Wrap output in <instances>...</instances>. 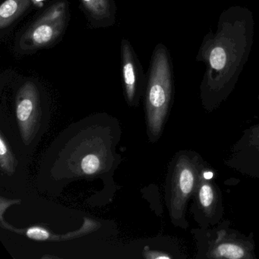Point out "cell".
I'll use <instances>...</instances> for the list:
<instances>
[{
  "mask_svg": "<svg viewBox=\"0 0 259 259\" xmlns=\"http://www.w3.org/2000/svg\"><path fill=\"white\" fill-rule=\"evenodd\" d=\"M120 53L121 72L125 98L130 104H134L145 87V73L130 40L122 39Z\"/></svg>",
  "mask_w": 259,
  "mask_h": 259,
  "instance_id": "6",
  "label": "cell"
},
{
  "mask_svg": "<svg viewBox=\"0 0 259 259\" xmlns=\"http://www.w3.org/2000/svg\"><path fill=\"white\" fill-rule=\"evenodd\" d=\"M26 236L36 241H46L51 239V233L45 227L34 226L26 230Z\"/></svg>",
  "mask_w": 259,
  "mask_h": 259,
  "instance_id": "13",
  "label": "cell"
},
{
  "mask_svg": "<svg viewBox=\"0 0 259 259\" xmlns=\"http://www.w3.org/2000/svg\"><path fill=\"white\" fill-rule=\"evenodd\" d=\"M0 164L7 174H13L14 172L16 160L3 136L0 137Z\"/></svg>",
  "mask_w": 259,
  "mask_h": 259,
  "instance_id": "11",
  "label": "cell"
},
{
  "mask_svg": "<svg viewBox=\"0 0 259 259\" xmlns=\"http://www.w3.org/2000/svg\"><path fill=\"white\" fill-rule=\"evenodd\" d=\"M70 21L68 0H54L15 38L16 55H32L57 45L63 38Z\"/></svg>",
  "mask_w": 259,
  "mask_h": 259,
  "instance_id": "3",
  "label": "cell"
},
{
  "mask_svg": "<svg viewBox=\"0 0 259 259\" xmlns=\"http://www.w3.org/2000/svg\"><path fill=\"white\" fill-rule=\"evenodd\" d=\"M174 70L167 48L156 45L151 56L147 80L145 106L148 128L153 136H158L163 128L172 99Z\"/></svg>",
  "mask_w": 259,
  "mask_h": 259,
  "instance_id": "2",
  "label": "cell"
},
{
  "mask_svg": "<svg viewBox=\"0 0 259 259\" xmlns=\"http://www.w3.org/2000/svg\"><path fill=\"white\" fill-rule=\"evenodd\" d=\"M197 190L198 201L203 211L207 216H211L217 204V195L213 185L206 178L205 174L200 177Z\"/></svg>",
  "mask_w": 259,
  "mask_h": 259,
  "instance_id": "10",
  "label": "cell"
},
{
  "mask_svg": "<svg viewBox=\"0 0 259 259\" xmlns=\"http://www.w3.org/2000/svg\"><path fill=\"white\" fill-rule=\"evenodd\" d=\"M198 172L196 164L188 156L177 159L172 172L171 183L170 212L174 218L183 216L189 197L198 184Z\"/></svg>",
  "mask_w": 259,
  "mask_h": 259,
  "instance_id": "4",
  "label": "cell"
},
{
  "mask_svg": "<svg viewBox=\"0 0 259 259\" xmlns=\"http://www.w3.org/2000/svg\"><path fill=\"white\" fill-rule=\"evenodd\" d=\"M144 256L148 259L171 258L170 256L168 255L166 253L160 252V251H146L144 254Z\"/></svg>",
  "mask_w": 259,
  "mask_h": 259,
  "instance_id": "14",
  "label": "cell"
},
{
  "mask_svg": "<svg viewBox=\"0 0 259 259\" xmlns=\"http://www.w3.org/2000/svg\"><path fill=\"white\" fill-rule=\"evenodd\" d=\"M254 134H255L256 139L259 141V127H257V128H256L255 133H254Z\"/></svg>",
  "mask_w": 259,
  "mask_h": 259,
  "instance_id": "15",
  "label": "cell"
},
{
  "mask_svg": "<svg viewBox=\"0 0 259 259\" xmlns=\"http://www.w3.org/2000/svg\"><path fill=\"white\" fill-rule=\"evenodd\" d=\"M101 166V159L96 154H88L81 160V170L87 175H93L96 174L99 171Z\"/></svg>",
  "mask_w": 259,
  "mask_h": 259,
  "instance_id": "12",
  "label": "cell"
},
{
  "mask_svg": "<svg viewBox=\"0 0 259 259\" xmlns=\"http://www.w3.org/2000/svg\"><path fill=\"white\" fill-rule=\"evenodd\" d=\"M210 257L213 258L240 259L251 257L245 245L237 241L227 239L225 235H219V238L210 251Z\"/></svg>",
  "mask_w": 259,
  "mask_h": 259,
  "instance_id": "9",
  "label": "cell"
},
{
  "mask_svg": "<svg viewBox=\"0 0 259 259\" xmlns=\"http://www.w3.org/2000/svg\"><path fill=\"white\" fill-rule=\"evenodd\" d=\"M45 0H4L0 6L1 37L31 9L41 6Z\"/></svg>",
  "mask_w": 259,
  "mask_h": 259,
  "instance_id": "8",
  "label": "cell"
},
{
  "mask_svg": "<svg viewBox=\"0 0 259 259\" xmlns=\"http://www.w3.org/2000/svg\"><path fill=\"white\" fill-rule=\"evenodd\" d=\"M40 93L33 80L23 81L16 95V110L18 123L24 142L29 143L37 130L39 119Z\"/></svg>",
  "mask_w": 259,
  "mask_h": 259,
  "instance_id": "5",
  "label": "cell"
},
{
  "mask_svg": "<svg viewBox=\"0 0 259 259\" xmlns=\"http://www.w3.org/2000/svg\"><path fill=\"white\" fill-rule=\"evenodd\" d=\"M254 34V16L247 7L233 6L220 15L216 30L204 36L196 55V61L205 66L201 84L204 104H218L233 91L248 61Z\"/></svg>",
  "mask_w": 259,
  "mask_h": 259,
  "instance_id": "1",
  "label": "cell"
},
{
  "mask_svg": "<svg viewBox=\"0 0 259 259\" xmlns=\"http://www.w3.org/2000/svg\"><path fill=\"white\" fill-rule=\"evenodd\" d=\"M80 9L92 28H105L116 22V0H78Z\"/></svg>",
  "mask_w": 259,
  "mask_h": 259,
  "instance_id": "7",
  "label": "cell"
}]
</instances>
